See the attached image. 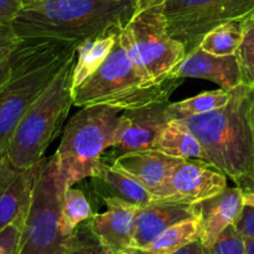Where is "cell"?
I'll list each match as a JSON object with an SVG mask.
<instances>
[{"label":"cell","mask_w":254,"mask_h":254,"mask_svg":"<svg viewBox=\"0 0 254 254\" xmlns=\"http://www.w3.org/2000/svg\"><path fill=\"white\" fill-rule=\"evenodd\" d=\"M181 122L201 143L207 165L237 184L254 180V87L240 84L227 104Z\"/></svg>","instance_id":"1"},{"label":"cell","mask_w":254,"mask_h":254,"mask_svg":"<svg viewBox=\"0 0 254 254\" xmlns=\"http://www.w3.org/2000/svg\"><path fill=\"white\" fill-rule=\"evenodd\" d=\"M136 0H30L11 26L22 40L56 39L79 44L123 27Z\"/></svg>","instance_id":"2"},{"label":"cell","mask_w":254,"mask_h":254,"mask_svg":"<svg viewBox=\"0 0 254 254\" xmlns=\"http://www.w3.org/2000/svg\"><path fill=\"white\" fill-rule=\"evenodd\" d=\"M78 45L68 40L30 39L14 50L10 76L0 86V150H6L24 114L76 55Z\"/></svg>","instance_id":"3"},{"label":"cell","mask_w":254,"mask_h":254,"mask_svg":"<svg viewBox=\"0 0 254 254\" xmlns=\"http://www.w3.org/2000/svg\"><path fill=\"white\" fill-rule=\"evenodd\" d=\"M184 79L173 77L155 82L131 59L121 39V29L111 54L93 76L76 89L73 106H103L129 111L151 104L166 103Z\"/></svg>","instance_id":"4"},{"label":"cell","mask_w":254,"mask_h":254,"mask_svg":"<svg viewBox=\"0 0 254 254\" xmlns=\"http://www.w3.org/2000/svg\"><path fill=\"white\" fill-rule=\"evenodd\" d=\"M123 112L98 104L82 107L69 118L54 155L57 179L64 192L83 179L91 178L104 151L118 139Z\"/></svg>","instance_id":"5"},{"label":"cell","mask_w":254,"mask_h":254,"mask_svg":"<svg viewBox=\"0 0 254 254\" xmlns=\"http://www.w3.org/2000/svg\"><path fill=\"white\" fill-rule=\"evenodd\" d=\"M76 55L64 64L54 81L31 104L12 133L6 148V156L21 169L36 165L52 141L73 106L72 73Z\"/></svg>","instance_id":"6"},{"label":"cell","mask_w":254,"mask_h":254,"mask_svg":"<svg viewBox=\"0 0 254 254\" xmlns=\"http://www.w3.org/2000/svg\"><path fill=\"white\" fill-rule=\"evenodd\" d=\"M62 196L55 156L42 158L35 165L32 198L17 254H64L71 235L62 220Z\"/></svg>","instance_id":"7"},{"label":"cell","mask_w":254,"mask_h":254,"mask_svg":"<svg viewBox=\"0 0 254 254\" xmlns=\"http://www.w3.org/2000/svg\"><path fill=\"white\" fill-rule=\"evenodd\" d=\"M121 32L155 82L173 78L174 69L186 57L184 45L173 39L168 30L164 0H139Z\"/></svg>","instance_id":"8"},{"label":"cell","mask_w":254,"mask_h":254,"mask_svg":"<svg viewBox=\"0 0 254 254\" xmlns=\"http://www.w3.org/2000/svg\"><path fill=\"white\" fill-rule=\"evenodd\" d=\"M254 10V0H164L168 30L184 45L186 55L220 25L242 20Z\"/></svg>","instance_id":"9"},{"label":"cell","mask_w":254,"mask_h":254,"mask_svg":"<svg viewBox=\"0 0 254 254\" xmlns=\"http://www.w3.org/2000/svg\"><path fill=\"white\" fill-rule=\"evenodd\" d=\"M227 188V176L200 160H180L174 165L158 200L190 203L218 195Z\"/></svg>","instance_id":"10"},{"label":"cell","mask_w":254,"mask_h":254,"mask_svg":"<svg viewBox=\"0 0 254 254\" xmlns=\"http://www.w3.org/2000/svg\"><path fill=\"white\" fill-rule=\"evenodd\" d=\"M168 103H158L123 112L116 144L107 149L101 160L113 164L119 156L133 151L153 149L159 134L168 126Z\"/></svg>","instance_id":"11"},{"label":"cell","mask_w":254,"mask_h":254,"mask_svg":"<svg viewBox=\"0 0 254 254\" xmlns=\"http://www.w3.org/2000/svg\"><path fill=\"white\" fill-rule=\"evenodd\" d=\"M35 165L21 169L5 155L0 168V231L9 225L24 226L34 189Z\"/></svg>","instance_id":"12"},{"label":"cell","mask_w":254,"mask_h":254,"mask_svg":"<svg viewBox=\"0 0 254 254\" xmlns=\"http://www.w3.org/2000/svg\"><path fill=\"white\" fill-rule=\"evenodd\" d=\"M245 206L242 188H226L218 195L192 205L193 217L200 226V240L207 248L231 225H235Z\"/></svg>","instance_id":"13"},{"label":"cell","mask_w":254,"mask_h":254,"mask_svg":"<svg viewBox=\"0 0 254 254\" xmlns=\"http://www.w3.org/2000/svg\"><path fill=\"white\" fill-rule=\"evenodd\" d=\"M173 77L206 79L223 89H233L243 83L237 55L215 56L197 47L178 64Z\"/></svg>","instance_id":"14"},{"label":"cell","mask_w":254,"mask_h":254,"mask_svg":"<svg viewBox=\"0 0 254 254\" xmlns=\"http://www.w3.org/2000/svg\"><path fill=\"white\" fill-rule=\"evenodd\" d=\"M107 210L94 213L89 220L92 230L113 252L127 250L133 246L135 218L140 207L121 198H103Z\"/></svg>","instance_id":"15"},{"label":"cell","mask_w":254,"mask_h":254,"mask_svg":"<svg viewBox=\"0 0 254 254\" xmlns=\"http://www.w3.org/2000/svg\"><path fill=\"white\" fill-rule=\"evenodd\" d=\"M189 218H193L190 203L153 200L138 210L131 247L146 250L164 231Z\"/></svg>","instance_id":"16"},{"label":"cell","mask_w":254,"mask_h":254,"mask_svg":"<svg viewBox=\"0 0 254 254\" xmlns=\"http://www.w3.org/2000/svg\"><path fill=\"white\" fill-rule=\"evenodd\" d=\"M179 160L155 149H146L124 154L113 165L139 181L153 195L154 200H158L166 179Z\"/></svg>","instance_id":"17"},{"label":"cell","mask_w":254,"mask_h":254,"mask_svg":"<svg viewBox=\"0 0 254 254\" xmlns=\"http://www.w3.org/2000/svg\"><path fill=\"white\" fill-rule=\"evenodd\" d=\"M89 179L94 192L102 200L107 197L121 198L138 207L146 206L154 200L153 195L139 181L113 164L99 160Z\"/></svg>","instance_id":"18"},{"label":"cell","mask_w":254,"mask_h":254,"mask_svg":"<svg viewBox=\"0 0 254 254\" xmlns=\"http://www.w3.org/2000/svg\"><path fill=\"white\" fill-rule=\"evenodd\" d=\"M153 149L183 160H200L206 164L202 145L181 121H170L161 130Z\"/></svg>","instance_id":"19"},{"label":"cell","mask_w":254,"mask_h":254,"mask_svg":"<svg viewBox=\"0 0 254 254\" xmlns=\"http://www.w3.org/2000/svg\"><path fill=\"white\" fill-rule=\"evenodd\" d=\"M118 31L119 29L112 30L103 36L78 45L72 73V91L93 76L97 69L103 64L116 44Z\"/></svg>","instance_id":"20"},{"label":"cell","mask_w":254,"mask_h":254,"mask_svg":"<svg viewBox=\"0 0 254 254\" xmlns=\"http://www.w3.org/2000/svg\"><path fill=\"white\" fill-rule=\"evenodd\" d=\"M233 89H215L206 91L180 102L168 103L166 113L169 121H183L193 116H200L207 112L221 108L230 102Z\"/></svg>","instance_id":"21"},{"label":"cell","mask_w":254,"mask_h":254,"mask_svg":"<svg viewBox=\"0 0 254 254\" xmlns=\"http://www.w3.org/2000/svg\"><path fill=\"white\" fill-rule=\"evenodd\" d=\"M198 240L200 226L197 220L193 217L169 227L146 250L153 254H168Z\"/></svg>","instance_id":"22"},{"label":"cell","mask_w":254,"mask_h":254,"mask_svg":"<svg viewBox=\"0 0 254 254\" xmlns=\"http://www.w3.org/2000/svg\"><path fill=\"white\" fill-rule=\"evenodd\" d=\"M242 20L226 22L211 30L198 47L215 56L236 55L242 42Z\"/></svg>","instance_id":"23"},{"label":"cell","mask_w":254,"mask_h":254,"mask_svg":"<svg viewBox=\"0 0 254 254\" xmlns=\"http://www.w3.org/2000/svg\"><path fill=\"white\" fill-rule=\"evenodd\" d=\"M93 216L92 206L83 191L74 188L64 190L62 196V220L68 235L73 232L77 226L91 220Z\"/></svg>","instance_id":"24"},{"label":"cell","mask_w":254,"mask_h":254,"mask_svg":"<svg viewBox=\"0 0 254 254\" xmlns=\"http://www.w3.org/2000/svg\"><path fill=\"white\" fill-rule=\"evenodd\" d=\"M64 254H114L91 227L89 220L74 228L68 238Z\"/></svg>","instance_id":"25"},{"label":"cell","mask_w":254,"mask_h":254,"mask_svg":"<svg viewBox=\"0 0 254 254\" xmlns=\"http://www.w3.org/2000/svg\"><path fill=\"white\" fill-rule=\"evenodd\" d=\"M242 42L237 59L242 72L243 83L254 87V10L242 19Z\"/></svg>","instance_id":"26"},{"label":"cell","mask_w":254,"mask_h":254,"mask_svg":"<svg viewBox=\"0 0 254 254\" xmlns=\"http://www.w3.org/2000/svg\"><path fill=\"white\" fill-rule=\"evenodd\" d=\"M205 254H247V241L235 225H231L210 247L205 248Z\"/></svg>","instance_id":"27"},{"label":"cell","mask_w":254,"mask_h":254,"mask_svg":"<svg viewBox=\"0 0 254 254\" xmlns=\"http://www.w3.org/2000/svg\"><path fill=\"white\" fill-rule=\"evenodd\" d=\"M22 39L15 34L11 24H0V66L19 46Z\"/></svg>","instance_id":"28"},{"label":"cell","mask_w":254,"mask_h":254,"mask_svg":"<svg viewBox=\"0 0 254 254\" xmlns=\"http://www.w3.org/2000/svg\"><path fill=\"white\" fill-rule=\"evenodd\" d=\"M21 226L9 225L0 231V254H17Z\"/></svg>","instance_id":"29"},{"label":"cell","mask_w":254,"mask_h":254,"mask_svg":"<svg viewBox=\"0 0 254 254\" xmlns=\"http://www.w3.org/2000/svg\"><path fill=\"white\" fill-rule=\"evenodd\" d=\"M235 227L246 241L254 238V206L245 205L240 217L236 221Z\"/></svg>","instance_id":"30"},{"label":"cell","mask_w":254,"mask_h":254,"mask_svg":"<svg viewBox=\"0 0 254 254\" xmlns=\"http://www.w3.org/2000/svg\"><path fill=\"white\" fill-rule=\"evenodd\" d=\"M29 0H0V24H11Z\"/></svg>","instance_id":"31"},{"label":"cell","mask_w":254,"mask_h":254,"mask_svg":"<svg viewBox=\"0 0 254 254\" xmlns=\"http://www.w3.org/2000/svg\"><path fill=\"white\" fill-rule=\"evenodd\" d=\"M168 254H205V247H203L202 242L198 240L190 243V245L185 246V247L180 248V250L175 251V252H171Z\"/></svg>","instance_id":"32"},{"label":"cell","mask_w":254,"mask_h":254,"mask_svg":"<svg viewBox=\"0 0 254 254\" xmlns=\"http://www.w3.org/2000/svg\"><path fill=\"white\" fill-rule=\"evenodd\" d=\"M10 56H11V55H10ZM10 72H11V60H10L9 57V59L0 66V86L9 78Z\"/></svg>","instance_id":"33"},{"label":"cell","mask_w":254,"mask_h":254,"mask_svg":"<svg viewBox=\"0 0 254 254\" xmlns=\"http://www.w3.org/2000/svg\"><path fill=\"white\" fill-rule=\"evenodd\" d=\"M114 254H153L149 252L148 250H141V248H135V247H129L127 250L119 251V252H114Z\"/></svg>","instance_id":"34"},{"label":"cell","mask_w":254,"mask_h":254,"mask_svg":"<svg viewBox=\"0 0 254 254\" xmlns=\"http://www.w3.org/2000/svg\"><path fill=\"white\" fill-rule=\"evenodd\" d=\"M245 205L254 206V191H245Z\"/></svg>","instance_id":"35"},{"label":"cell","mask_w":254,"mask_h":254,"mask_svg":"<svg viewBox=\"0 0 254 254\" xmlns=\"http://www.w3.org/2000/svg\"><path fill=\"white\" fill-rule=\"evenodd\" d=\"M247 254H254V238L247 241Z\"/></svg>","instance_id":"36"},{"label":"cell","mask_w":254,"mask_h":254,"mask_svg":"<svg viewBox=\"0 0 254 254\" xmlns=\"http://www.w3.org/2000/svg\"><path fill=\"white\" fill-rule=\"evenodd\" d=\"M5 155H6V150H0V168H1L2 160H4Z\"/></svg>","instance_id":"37"},{"label":"cell","mask_w":254,"mask_h":254,"mask_svg":"<svg viewBox=\"0 0 254 254\" xmlns=\"http://www.w3.org/2000/svg\"><path fill=\"white\" fill-rule=\"evenodd\" d=\"M139 1V0H136V2H138Z\"/></svg>","instance_id":"38"},{"label":"cell","mask_w":254,"mask_h":254,"mask_svg":"<svg viewBox=\"0 0 254 254\" xmlns=\"http://www.w3.org/2000/svg\"><path fill=\"white\" fill-rule=\"evenodd\" d=\"M29 1H30V0H29Z\"/></svg>","instance_id":"39"}]
</instances>
